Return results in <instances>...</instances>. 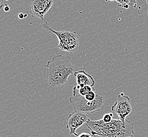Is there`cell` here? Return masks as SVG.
<instances>
[{
	"label": "cell",
	"instance_id": "cell-7",
	"mask_svg": "<svg viewBox=\"0 0 148 137\" xmlns=\"http://www.w3.org/2000/svg\"><path fill=\"white\" fill-rule=\"evenodd\" d=\"M53 3V0H33L30 9L31 16L43 20Z\"/></svg>",
	"mask_w": 148,
	"mask_h": 137
},
{
	"label": "cell",
	"instance_id": "cell-5",
	"mask_svg": "<svg viewBox=\"0 0 148 137\" xmlns=\"http://www.w3.org/2000/svg\"><path fill=\"white\" fill-rule=\"evenodd\" d=\"M111 109L118 116L119 119L122 122H125L127 117L132 110L129 97L125 95L123 93L120 94L115 103L111 108Z\"/></svg>",
	"mask_w": 148,
	"mask_h": 137
},
{
	"label": "cell",
	"instance_id": "cell-10",
	"mask_svg": "<svg viewBox=\"0 0 148 137\" xmlns=\"http://www.w3.org/2000/svg\"><path fill=\"white\" fill-rule=\"evenodd\" d=\"M98 93L95 92V90H92L91 91L88 93L86 95L83 96L86 99L89 101H93L97 98Z\"/></svg>",
	"mask_w": 148,
	"mask_h": 137
},
{
	"label": "cell",
	"instance_id": "cell-18",
	"mask_svg": "<svg viewBox=\"0 0 148 137\" xmlns=\"http://www.w3.org/2000/svg\"></svg>",
	"mask_w": 148,
	"mask_h": 137
},
{
	"label": "cell",
	"instance_id": "cell-17",
	"mask_svg": "<svg viewBox=\"0 0 148 137\" xmlns=\"http://www.w3.org/2000/svg\"><path fill=\"white\" fill-rule=\"evenodd\" d=\"M146 2H147V4H148V0H146Z\"/></svg>",
	"mask_w": 148,
	"mask_h": 137
},
{
	"label": "cell",
	"instance_id": "cell-11",
	"mask_svg": "<svg viewBox=\"0 0 148 137\" xmlns=\"http://www.w3.org/2000/svg\"><path fill=\"white\" fill-rule=\"evenodd\" d=\"M113 116V114L112 113H107L104 115L102 120L105 123H109L112 121Z\"/></svg>",
	"mask_w": 148,
	"mask_h": 137
},
{
	"label": "cell",
	"instance_id": "cell-2",
	"mask_svg": "<svg viewBox=\"0 0 148 137\" xmlns=\"http://www.w3.org/2000/svg\"><path fill=\"white\" fill-rule=\"evenodd\" d=\"M46 77L53 87L61 86L67 82L69 76L73 74L74 67L69 56L56 55L46 64Z\"/></svg>",
	"mask_w": 148,
	"mask_h": 137
},
{
	"label": "cell",
	"instance_id": "cell-6",
	"mask_svg": "<svg viewBox=\"0 0 148 137\" xmlns=\"http://www.w3.org/2000/svg\"><path fill=\"white\" fill-rule=\"evenodd\" d=\"M89 120V117L86 113L74 111L69 116L66 120V128L70 130V135L73 134L76 137L78 134L76 130Z\"/></svg>",
	"mask_w": 148,
	"mask_h": 137
},
{
	"label": "cell",
	"instance_id": "cell-16",
	"mask_svg": "<svg viewBox=\"0 0 148 137\" xmlns=\"http://www.w3.org/2000/svg\"><path fill=\"white\" fill-rule=\"evenodd\" d=\"M27 14H25V15H24V18H25V17H27Z\"/></svg>",
	"mask_w": 148,
	"mask_h": 137
},
{
	"label": "cell",
	"instance_id": "cell-15",
	"mask_svg": "<svg viewBox=\"0 0 148 137\" xmlns=\"http://www.w3.org/2000/svg\"><path fill=\"white\" fill-rule=\"evenodd\" d=\"M3 6V0H0V11L2 9Z\"/></svg>",
	"mask_w": 148,
	"mask_h": 137
},
{
	"label": "cell",
	"instance_id": "cell-9",
	"mask_svg": "<svg viewBox=\"0 0 148 137\" xmlns=\"http://www.w3.org/2000/svg\"><path fill=\"white\" fill-rule=\"evenodd\" d=\"M95 90L94 87L90 86H80L77 85L73 88V97L77 96H84L88 93L91 91L92 90Z\"/></svg>",
	"mask_w": 148,
	"mask_h": 137
},
{
	"label": "cell",
	"instance_id": "cell-13",
	"mask_svg": "<svg viewBox=\"0 0 148 137\" xmlns=\"http://www.w3.org/2000/svg\"><path fill=\"white\" fill-rule=\"evenodd\" d=\"M4 11L5 12H8L10 11V6L8 5H7V4H5V6L4 7Z\"/></svg>",
	"mask_w": 148,
	"mask_h": 137
},
{
	"label": "cell",
	"instance_id": "cell-3",
	"mask_svg": "<svg viewBox=\"0 0 148 137\" xmlns=\"http://www.w3.org/2000/svg\"><path fill=\"white\" fill-rule=\"evenodd\" d=\"M43 27L45 30L54 34L57 36L59 42L58 48L61 50L71 53L77 52L79 47V36L75 31H56L52 28L48 22L43 24Z\"/></svg>",
	"mask_w": 148,
	"mask_h": 137
},
{
	"label": "cell",
	"instance_id": "cell-4",
	"mask_svg": "<svg viewBox=\"0 0 148 137\" xmlns=\"http://www.w3.org/2000/svg\"><path fill=\"white\" fill-rule=\"evenodd\" d=\"M69 101L73 105L74 111L86 114L93 113L103 109L104 97L102 93H98L95 100L89 101L83 96H73L70 98Z\"/></svg>",
	"mask_w": 148,
	"mask_h": 137
},
{
	"label": "cell",
	"instance_id": "cell-8",
	"mask_svg": "<svg viewBox=\"0 0 148 137\" xmlns=\"http://www.w3.org/2000/svg\"><path fill=\"white\" fill-rule=\"evenodd\" d=\"M76 77L77 85L80 86H90L93 87L95 85V81L91 75L86 73L84 70L75 72L74 73Z\"/></svg>",
	"mask_w": 148,
	"mask_h": 137
},
{
	"label": "cell",
	"instance_id": "cell-12",
	"mask_svg": "<svg viewBox=\"0 0 148 137\" xmlns=\"http://www.w3.org/2000/svg\"><path fill=\"white\" fill-rule=\"evenodd\" d=\"M77 137H93L92 135L89 134L88 133H85V132H82L81 134L78 135Z\"/></svg>",
	"mask_w": 148,
	"mask_h": 137
},
{
	"label": "cell",
	"instance_id": "cell-1",
	"mask_svg": "<svg viewBox=\"0 0 148 137\" xmlns=\"http://www.w3.org/2000/svg\"><path fill=\"white\" fill-rule=\"evenodd\" d=\"M86 125L93 137H133L134 134L133 124L127 119L124 123L119 118L109 123L104 122L102 119L97 121L89 119Z\"/></svg>",
	"mask_w": 148,
	"mask_h": 137
},
{
	"label": "cell",
	"instance_id": "cell-14",
	"mask_svg": "<svg viewBox=\"0 0 148 137\" xmlns=\"http://www.w3.org/2000/svg\"><path fill=\"white\" fill-rule=\"evenodd\" d=\"M18 16L19 18L23 19V18H24V15L23 13H20V14H18Z\"/></svg>",
	"mask_w": 148,
	"mask_h": 137
}]
</instances>
